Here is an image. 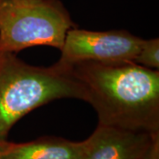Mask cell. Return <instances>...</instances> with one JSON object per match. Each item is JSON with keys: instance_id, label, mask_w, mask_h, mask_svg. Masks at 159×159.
<instances>
[{"instance_id": "5b68a950", "label": "cell", "mask_w": 159, "mask_h": 159, "mask_svg": "<svg viewBox=\"0 0 159 159\" xmlns=\"http://www.w3.org/2000/svg\"><path fill=\"white\" fill-rule=\"evenodd\" d=\"M159 134L97 125L81 159H147Z\"/></svg>"}, {"instance_id": "277c9868", "label": "cell", "mask_w": 159, "mask_h": 159, "mask_svg": "<svg viewBox=\"0 0 159 159\" xmlns=\"http://www.w3.org/2000/svg\"><path fill=\"white\" fill-rule=\"evenodd\" d=\"M142 40L126 30L90 31L73 28L66 35L57 63L72 66L83 62H134Z\"/></svg>"}, {"instance_id": "8992f818", "label": "cell", "mask_w": 159, "mask_h": 159, "mask_svg": "<svg viewBox=\"0 0 159 159\" xmlns=\"http://www.w3.org/2000/svg\"><path fill=\"white\" fill-rule=\"evenodd\" d=\"M88 140L73 142L61 137H41L34 141L14 143L6 141L0 145L1 159H81Z\"/></svg>"}, {"instance_id": "6da1fadb", "label": "cell", "mask_w": 159, "mask_h": 159, "mask_svg": "<svg viewBox=\"0 0 159 159\" xmlns=\"http://www.w3.org/2000/svg\"><path fill=\"white\" fill-rule=\"evenodd\" d=\"M98 125L159 134V71L134 62L72 66Z\"/></svg>"}, {"instance_id": "3957f363", "label": "cell", "mask_w": 159, "mask_h": 159, "mask_svg": "<svg viewBox=\"0 0 159 159\" xmlns=\"http://www.w3.org/2000/svg\"><path fill=\"white\" fill-rule=\"evenodd\" d=\"M75 28L58 0H0V53L33 46L61 51L68 30Z\"/></svg>"}, {"instance_id": "7a4b0ae2", "label": "cell", "mask_w": 159, "mask_h": 159, "mask_svg": "<svg viewBox=\"0 0 159 159\" xmlns=\"http://www.w3.org/2000/svg\"><path fill=\"white\" fill-rule=\"evenodd\" d=\"M62 98L87 100L72 66H31L14 53H0V145L11 127L31 111Z\"/></svg>"}, {"instance_id": "ba28073f", "label": "cell", "mask_w": 159, "mask_h": 159, "mask_svg": "<svg viewBox=\"0 0 159 159\" xmlns=\"http://www.w3.org/2000/svg\"><path fill=\"white\" fill-rule=\"evenodd\" d=\"M0 159H1V157H0Z\"/></svg>"}, {"instance_id": "52a82bcc", "label": "cell", "mask_w": 159, "mask_h": 159, "mask_svg": "<svg viewBox=\"0 0 159 159\" xmlns=\"http://www.w3.org/2000/svg\"><path fill=\"white\" fill-rule=\"evenodd\" d=\"M134 62L149 69L159 68V39H143Z\"/></svg>"}]
</instances>
